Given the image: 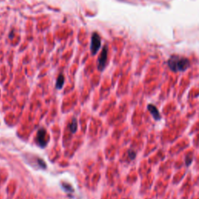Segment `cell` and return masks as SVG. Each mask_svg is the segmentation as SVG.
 I'll return each instance as SVG.
<instances>
[{"instance_id": "1", "label": "cell", "mask_w": 199, "mask_h": 199, "mask_svg": "<svg viewBox=\"0 0 199 199\" xmlns=\"http://www.w3.org/2000/svg\"><path fill=\"white\" fill-rule=\"evenodd\" d=\"M167 64L169 68L175 72H184L190 66V61L187 58L181 57L178 55H172L167 61Z\"/></svg>"}, {"instance_id": "2", "label": "cell", "mask_w": 199, "mask_h": 199, "mask_svg": "<svg viewBox=\"0 0 199 199\" xmlns=\"http://www.w3.org/2000/svg\"><path fill=\"white\" fill-rule=\"evenodd\" d=\"M101 47V39L97 33L95 32L92 34L91 45H90V51L92 55H95Z\"/></svg>"}, {"instance_id": "3", "label": "cell", "mask_w": 199, "mask_h": 199, "mask_svg": "<svg viewBox=\"0 0 199 199\" xmlns=\"http://www.w3.org/2000/svg\"><path fill=\"white\" fill-rule=\"evenodd\" d=\"M108 45H104L103 48L100 55L98 58V65L97 68L100 71H103L107 65L108 61Z\"/></svg>"}, {"instance_id": "4", "label": "cell", "mask_w": 199, "mask_h": 199, "mask_svg": "<svg viewBox=\"0 0 199 199\" xmlns=\"http://www.w3.org/2000/svg\"><path fill=\"white\" fill-rule=\"evenodd\" d=\"M37 143L41 147H44L47 145L48 139H47V132L44 128H41L37 133V138H36Z\"/></svg>"}, {"instance_id": "5", "label": "cell", "mask_w": 199, "mask_h": 199, "mask_svg": "<svg viewBox=\"0 0 199 199\" xmlns=\"http://www.w3.org/2000/svg\"><path fill=\"white\" fill-rule=\"evenodd\" d=\"M147 108H148V110H149V112L151 113V114L152 115L153 118H154L156 121H159L161 119V116L159 114V112L157 110V108L155 107L154 105H152V104H149V105L147 106Z\"/></svg>"}, {"instance_id": "6", "label": "cell", "mask_w": 199, "mask_h": 199, "mask_svg": "<svg viewBox=\"0 0 199 199\" xmlns=\"http://www.w3.org/2000/svg\"><path fill=\"white\" fill-rule=\"evenodd\" d=\"M64 83H65V78L62 75H59V77L57 79V81H56V88L57 89H61L64 85Z\"/></svg>"}, {"instance_id": "7", "label": "cell", "mask_w": 199, "mask_h": 199, "mask_svg": "<svg viewBox=\"0 0 199 199\" xmlns=\"http://www.w3.org/2000/svg\"><path fill=\"white\" fill-rule=\"evenodd\" d=\"M69 128H70V131L72 133H75L76 130H77V121H76L75 118H73V120H72V123L69 125Z\"/></svg>"}, {"instance_id": "8", "label": "cell", "mask_w": 199, "mask_h": 199, "mask_svg": "<svg viewBox=\"0 0 199 199\" xmlns=\"http://www.w3.org/2000/svg\"><path fill=\"white\" fill-rule=\"evenodd\" d=\"M135 152H134V151L132 150H129L128 151V156H129V158L131 159H133L135 157Z\"/></svg>"}]
</instances>
